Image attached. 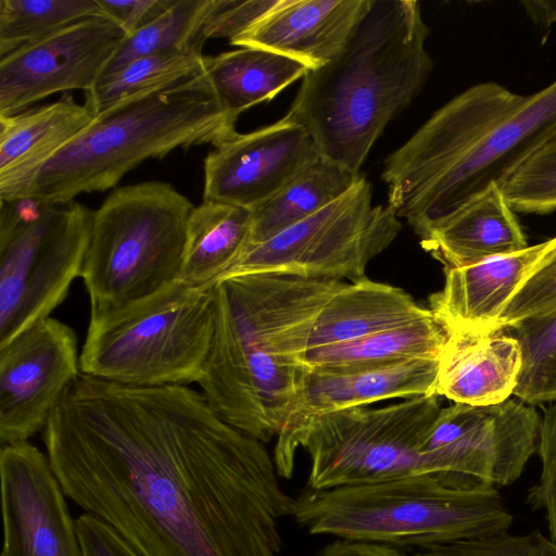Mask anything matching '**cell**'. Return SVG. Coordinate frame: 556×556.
Segmentation results:
<instances>
[{
  "label": "cell",
  "mask_w": 556,
  "mask_h": 556,
  "mask_svg": "<svg viewBox=\"0 0 556 556\" xmlns=\"http://www.w3.org/2000/svg\"><path fill=\"white\" fill-rule=\"evenodd\" d=\"M43 441L66 496L141 556H278L295 498L264 443L187 386L80 372Z\"/></svg>",
  "instance_id": "cell-1"
},
{
  "label": "cell",
  "mask_w": 556,
  "mask_h": 556,
  "mask_svg": "<svg viewBox=\"0 0 556 556\" xmlns=\"http://www.w3.org/2000/svg\"><path fill=\"white\" fill-rule=\"evenodd\" d=\"M555 131L556 80L531 94L473 85L387 156L388 205L421 237L491 185L502 187Z\"/></svg>",
  "instance_id": "cell-2"
},
{
  "label": "cell",
  "mask_w": 556,
  "mask_h": 556,
  "mask_svg": "<svg viewBox=\"0 0 556 556\" xmlns=\"http://www.w3.org/2000/svg\"><path fill=\"white\" fill-rule=\"evenodd\" d=\"M343 283L252 273L214 285V330L197 384L222 419L263 443L278 435L305 369L314 319Z\"/></svg>",
  "instance_id": "cell-3"
},
{
  "label": "cell",
  "mask_w": 556,
  "mask_h": 556,
  "mask_svg": "<svg viewBox=\"0 0 556 556\" xmlns=\"http://www.w3.org/2000/svg\"><path fill=\"white\" fill-rule=\"evenodd\" d=\"M415 0H371L344 50L302 78L283 116L303 126L319 155L355 175L387 125L420 92L433 61Z\"/></svg>",
  "instance_id": "cell-4"
},
{
  "label": "cell",
  "mask_w": 556,
  "mask_h": 556,
  "mask_svg": "<svg viewBox=\"0 0 556 556\" xmlns=\"http://www.w3.org/2000/svg\"><path fill=\"white\" fill-rule=\"evenodd\" d=\"M235 132L236 122L222 109L204 71L99 112L34 172L0 189V200L67 204L79 194L115 187L146 160L179 148L214 146Z\"/></svg>",
  "instance_id": "cell-5"
},
{
  "label": "cell",
  "mask_w": 556,
  "mask_h": 556,
  "mask_svg": "<svg viewBox=\"0 0 556 556\" xmlns=\"http://www.w3.org/2000/svg\"><path fill=\"white\" fill-rule=\"evenodd\" d=\"M295 520L311 534L420 549L507 532L514 516L494 486L459 489L432 476L305 488Z\"/></svg>",
  "instance_id": "cell-6"
},
{
  "label": "cell",
  "mask_w": 556,
  "mask_h": 556,
  "mask_svg": "<svg viewBox=\"0 0 556 556\" xmlns=\"http://www.w3.org/2000/svg\"><path fill=\"white\" fill-rule=\"evenodd\" d=\"M194 205L172 185L116 188L94 211L81 270L90 316L121 309L178 281Z\"/></svg>",
  "instance_id": "cell-7"
},
{
  "label": "cell",
  "mask_w": 556,
  "mask_h": 556,
  "mask_svg": "<svg viewBox=\"0 0 556 556\" xmlns=\"http://www.w3.org/2000/svg\"><path fill=\"white\" fill-rule=\"evenodd\" d=\"M214 319V285L188 287L177 281L142 301L90 316L80 371L132 387L197 383Z\"/></svg>",
  "instance_id": "cell-8"
},
{
  "label": "cell",
  "mask_w": 556,
  "mask_h": 556,
  "mask_svg": "<svg viewBox=\"0 0 556 556\" xmlns=\"http://www.w3.org/2000/svg\"><path fill=\"white\" fill-rule=\"evenodd\" d=\"M0 346L50 317L81 276L94 210L0 200Z\"/></svg>",
  "instance_id": "cell-9"
},
{
  "label": "cell",
  "mask_w": 556,
  "mask_h": 556,
  "mask_svg": "<svg viewBox=\"0 0 556 556\" xmlns=\"http://www.w3.org/2000/svg\"><path fill=\"white\" fill-rule=\"evenodd\" d=\"M427 394L313 418L299 440L309 456L307 488L327 490L425 475L420 445L441 410Z\"/></svg>",
  "instance_id": "cell-10"
},
{
  "label": "cell",
  "mask_w": 556,
  "mask_h": 556,
  "mask_svg": "<svg viewBox=\"0 0 556 556\" xmlns=\"http://www.w3.org/2000/svg\"><path fill=\"white\" fill-rule=\"evenodd\" d=\"M401 228L388 204H372V186L362 175L351 189L315 214L265 242L247 247L220 279L285 273L355 282L366 278L370 261L394 241Z\"/></svg>",
  "instance_id": "cell-11"
},
{
  "label": "cell",
  "mask_w": 556,
  "mask_h": 556,
  "mask_svg": "<svg viewBox=\"0 0 556 556\" xmlns=\"http://www.w3.org/2000/svg\"><path fill=\"white\" fill-rule=\"evenodd\" d=\"M77 338L48 317L0 346V442L28 441L45 430L68 387L80 375Z\"/></svg>",
  "instance_id": "cell-12"
},
{
  "label": "cell",
  "mask_w": 556,
  "mask_h": 556,
  "mask_svg": "<svg viewBox=\"0 0 556 556\" xmlns=\"http://www.w3.org/2000/svg\"><path fill=\"white\" fill-rule=\"evenodd\" d=\"M127 37L111 18L98 15L0 58V115L60 91H89Z\"/></svg>",
  "instance_id": "cell-13"
},
{
  "label": "cell",
  "mask_w": 556,
  "mask_h": 556,
  "mask_svg": "<svg viewBox=\"0 0 556 556\" xmlns=\"http://www.w3.org/2000/svg\"><path fill=\"white\" fill-rule=\"evenodd\" d=\"M439 358H409L345 367L305 366L286 421L276 437L278 476L293 475L299 440L315 417L358 406L433 394Z\"/></svg>",
  "instance_id": "cell-14"
},
{
  "label": "cell",
  "mask_w": 556,
  "mask_h": 556,
  "mask_svg": "<svg viewBox=\"0 0 556 556\" xmlns=\"http://www.w3.org/2000/svg\"><path fill=\"white\" fill-rule=\"evenodd\" d=\"M1 556H83L65 493L48 456L28 441L0 452Z\"/></svg>",
  "instance_id": "cell-15"
},
{
  "label": "cell",
  "mask_w": 556,
  "mask_h": 556,
  "mask_svg": "<svg viewBox=\"0 0 556 556\" xmlns=\"http://www.w3.org/2000/svg\"><path fill=\"white\" fill-rule=\"evenodd\" d=\"M307 130L286 117L235 132L204 159L203 200L253 208L319 157Z\"/></svg>",
  "instance_id": "cell-16"
},
{
  "label": "cell",
  "mask_w": 556,
  "mask_h": 556,
  "mask_svg": "<svg viewBox=\"0 0 556 556\" xmlns=\"http://www.w3.org/2000/svg\"><path fill=\"white\" fill-rule=\"evenodd\" d=\"M541 419L533 405L515 396L488 406L454 403L442 407L419 448L425 475L429 453L462 446L488 455L494 464L495 488L508 486L538 452Z\"/></svg>",
  "instance_id": "cell-17"
},
{
  "label": "cell",
  "mask_w": 556,
  "mask_h": 556,
  "mask_svg": "<svg viewBox=\"0 0 556 556\" xmlns=\"http://www.w3.org/2000/svg\"><path fill=\"white\" fill-rule=\"evenodd\" d=\"M371 0H278L229 42L294 59L311 70L334 60L366 15Z\"/></svg>",
  "instance_id": "cell-18"
},
{
  "label": "cell",
  "mask_w": 556,
  "mask_h": 556,
  "mask_svg": "<svg viewBox=\"0 0 556 556\" xmlns=\"http://www.w3.org/2000/svg\"><path fill=\"white\" fill-rule=\"evenodd\" d=\"M549 239L463 267L443 268L444 285L429 308L451 332H490L504 307L542 256Z\"/></svg>",
  "instance_id": "cell-19"
},
{
  "label": "cell",
  "mask_w": 556,
  "mask_h": 556,
  "mask_svg": "<svg viewBox=\"0 0 556 556\" xmlns=\"http://www.w3.org/2000/svg\"><path fill=\"white\" fill-rule=\"evenodd\" d=\"M521 367L520 344L505 330L452 332L439 357L433 394L472 406L498 404L514 395Z\"/></svg>",
  "instance_id": "cell-20"
},
{
  "label": "cell",
  "mask_w": 556,
  "mask_h": 556,
  "mask_svg": "<svg viewBox=\"0 0 556 556\" xmlns=\"http://www.w3.org/2000/svg\"><path fill=\"white\" fill-rule=\"evenodd\" d=\"M420 244L443 268L473 265L526 249L516 212L498 185H491L433 224Z\"/></svg>",
  "instance_id": "cell-21"
},
{
  "label": "cell",
  "mask_w": 556,
  "mask_h": 556,
  "mask_svg": "<svg viewBox=\"0 0 556 556\" xmlns=\"http://www.w3.org/2000/svg\"><path fill=\"white\" fill-rule=\"evenodd\" d=\"M431 314L401 288L367 277L344 282L317 313L307 350L402 327Z\"/></svg>",
  "instance_id": "cell-22"
},
{
  "label": "cell",
  "mask_w": 556,
  "mask_h": 556,
  "mask_svg": "<svg viewBox=\"0 0 556 556\" xmlns=\"http://www.w3.org/2000/svg\"><path fill=\"white\" fill-rule=\"evenodd\" d=\"M94 114L71 92L55 102L0 115V189L34 172L64 147Z\"/></svg>",
  "instance_id": "cell-23"
},
{
  "label": "cell",
  "mask_w": 556,
  "mask_h": 556,
  "mask_svg": "<svg viewBox=\"0 0 556 556\" xmlns=\"http://www.w3.org/2000/svg\"><path fill=\"white\" fill-rule=\"evenodd\" d=\"M250 208L203 200L189 214L178 282L188 287L215 285L248 244Z\"/></svg>",
  "instance_id": "cell-24"
},
{
  "label": "cell",
  "mask_w": 556,
  "mask_h": 556,
  "mask_svg": "<svg viewBox=\"0 0 556 556\" xmlns=\"http://www.w3.org/2000/svg\"><path fill=\"white\" fill-rule=\"evenodd\" d=\"M308 71L294 59L257 48L205 56V72L222 109L236 123L245 110L274 99Z\"/></svg>",
  "instance_id": "cell-25"
},
{
  "label": "cell",
  "mask_w": 556,
  "mask_h": 556,
  "mask_svg": "<svg viewBox=\"0 0 556 556\" xmlns=\"http://www.w3.org/2000/svg\"><path fill=\"white\" fill-rule=\"evenodd\" d=\"M361 176L319 156L276 193L251 208L247 247L265 242L315 214L344 194Z\"/></svg>",
  "instance_id": "cell-26"
},
{
  "label": "cell",
  "mask_w": 556,
  "mask_h": 556,
  "mask_svg": "<svg viewBox=\"0 0 556 556\" xmlns=\"http://www.w3.org/2000/svg\"><path fill=\"white\" fill-rule=\"evenodd\" d=\"M452 332L432 313L412 324L356 340L311 348L302 363L309 367H345L409 358H439Z\"/></svg>",
  "instance_id": "cell-27"
},
{
  "label": "cell",
  "mask_w": 556,
  "mask_h": 556,
  "mask_svg": "<svg viewBox=\"0 0 556 556\" xmlns=\"http://www.w3.org/2000/svg\"><path fill=\"white\" fill-rule=\"evenodd\" d=\"M205 71V55L191 51H163L137 58L103 75L85 92V104L96 115L138 93L160 89Z\"/></svg>",
  "instance_id": "cell-28"
},
{
  "label": "cell",
  "mask_w": 556,
  "mask_h": 556,
  "mask_svg": "<svg viewBox=\"0 0 556 556\" xmlns=\"http://www.w3.org/2000/svg\"><path fill=\"white\" fill-rule=\"evenodd\" d=\"M213 1L174 0L162 15L125 39L102 76L151 53L172 50L202 53L200 33Z\"/></svg>",
  "instance_id": "cell-29"
},
{
  "label": "cell",
  "mask_w": 556,
  "mask_h": 556,
  "mask_svg": "<svg viewBox=\"0 0 556 556\" xmlns=\"http://www.w3.org/2000/svg\"><path fill=\"white\" fill-rule=\"evenodd\" d=\"M98 15L97 0H0V58Z\"/></svg>",
  "instance_id": "cell-30"
},
{
  "label": "cell",
  "mask_w": 556,
  "mask_h": 556,
  "mask_svg": "<svg viewBox=\"0 0 556 556\" xmlns=\"http://www.w3.org/2000/svg\"><path fill=\"white\" fill-rule=\"evenodd\" d=\"M503 330L518 340L522 352L513 396L533 406L556 401V309Z\"/></svg>",
  "instance_id": "cell-31"
},
{
  "label": "cell",
  "mask_w": 556,
  "mask_h": 556,
  "mask_svg": "<svg viewBox=\"0 0 556 556\" xmlns=\"http://www.w3.org/2000/svg\"><path fill=\"white\" fill-rule=\"evenodd\" d=\"M502 189L515 212L556 211V131L514 172Z\"/></svg>",
  "instance_id": "cell-32"
},
{
  "label": "cell",
  "mask_w": 556,
  "mask_h": 556,
  "mask_svg": "<svg viewBox=\"0 0 556 556\" xmlns=\"http://www.w3.org/2000/svg\"><path fill=\"white\" fill-rule=\"evenodd\" d=\"M556 309V236L500 315L494 330Z\"/></svg>",
  "instance_id": "cell-33"
},
{
  "label": "cell",
  "mask_w": 556,
  "mask_h": 556,
  "mask_svg": "<svg viewBox=\"0 0 556 556\" xmlns=\"http://www.w3.org/2000/svg\"><path fill=\"white\" fill-rule=\"evenodd\" d=\"M414 556H556V542L540 531L462 540L421 548Z\"/></svg>",
  "instance_id": "cell-34"
},
{
  "label": "cell",
  "mask_w": 556,
  "mask_h": 556,
  "mask_svg": "<svg viewBox=\"0 0 556 556\" xmlns=\"http://www.w3.org/2000/svg\"><path fill=\"white\" fill-rule=\"evenodd\" d=\"M538 453L542 470L539 482L529 490L528 502L545 513L549 538L556 542V401L542 416Z\"/></svg>",
  "instance_id": "cell-35"
},
{
  "label": "cell",
  "mask_w": 556,
  "mask_h": 556,
  "mask_svg": "<svg viewBox=\"0 0 556 556\" xmlns=\"http://www.w3.org/2000/svg\"><path fill=\"white\" fill-rule=\"evenodd\" d=\"M278 0H214L202 26V45L211 38L238 37L271 10Z\"/></svg>",
  "instance_id": "cell-36"
},
{
  "label": "cell",
  "mask_w": 556,
  "mask_h": 556,
  "mask_svg": "<svg viewBox=\"0 0 556 556\" xmlns=\"http://www.w3.org/2000/svg\"><path fill=\"white\" fill-rule=\"evenodd\" d=\"M83 556H141L112 527L84 514L76 520Z\"/></svg>",
  "instance_id": "cell-37"
},
{
  "label": "cell",
  "mask_w": 556,
  "mask_h": 556,
  "mask_svg": "<svg viewBox=\"0 0 556 556\" xmlns=\"http://www.w3.org/2000/svg\"><path fill=\"white\" fill-rule=\"evenodd\" d=\"M103 15L129 36L162 15L174 0H97Z\"/></svg>",
  "instance_id": "cell-38"
},
{
  "label": "cell",
  "mask_w": 556,
  "mask_h": 556,
  "mask_svg": "<svg viewBox=\"0 0 556 556\" xmlns=\"http://www.w3.org/2000/svg\"><path fill=\"white\" fill-rule=\"evenodd\" d=\"M316 556H405L396 547L337 539L324 546Z\"/></svg>",
  "instance_id": "cell-39"
},
{
  "label": "cell",
  "mask_w": 556,
  "mask_h": 556,
  "mask_svg": "<svg viewBox=\"0 0 556 556\" xmlns=\"http://www.w3.org/2000/svg\"><path fill=\"white\" fill-rule=\"evenodd\" d=\"M522 5L536 25L548 27L556 23V0L522 1Z\"/></svg>",
  "instance_id": "cell-40"
}]
</instances>
